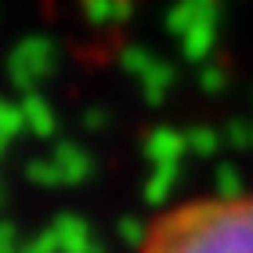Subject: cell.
Masks as SVG:
<instances>
[{
    "mask_svg": "<svg viewBox=\"0 0 253 253\" xmlns=\"http://www.w3.org/2000/svg\"><path fill=\"white\" fill-rule=\"evenodd\" d=\"M134 253H253V188L192 195L159 210Z\"/></svg>",
    "mask_w": 253,
    "mask_h": 253,
    "instance_id": "cell-1",
    "label": "cell"
}]
</instances>
